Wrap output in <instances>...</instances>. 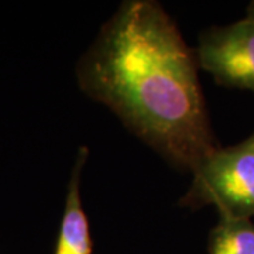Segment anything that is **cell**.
I'll list each match as a JSON object with an SVG mask.
<instances>
[{
  "label": "cell",
  "mask_w": 254,
  "mask_h": 254,
  "mask_svg": "<svg viewBox=\"0 0 254 254\" xmlns=\"http://www.w3.org/2000/svg\"><path fill=\"white\" fill-rule=\"evenodd\" d=\"M209 254H254V222L249 219L219 218L210 230Z\"/></svg>",
  "instance_id": "cell-5"
},
{
  "label": "cell",
  "mask_w": 254,
  "mask_h": 254,
  "mask_svg": "<svg viewBox=\"0 0 254 254\" xmlns=\"http://www.w3.org/2000/svg\"><path fill=\"white\" fill-rule=\"evenodd\" d=\"M195 50L154 0H126L76 64L81 91L144 144L193 173L219 145Z\"/></svg>",
  "instance_id": "cell-1"
},
{
  "label": "cell",
  "mask_w": 254,
  "mask_h": 254,
  "mask_svg": "<svg viewBox=\"0 0 254 254\" xmlns=\"http://www.w3.org/2000/svg\"><path fill=\"white\" fill-rule=\"evenodd\" d=\"M246 16L250 17L252 20H254V1H252V3L247 6V9H246Z\"/></svg>",
  "instance_id": "cell-6"
},
{
  "label": "cell",
  "mask_w": 254,
  "mask_h": 254,
  "mask_svg": "<svg viewBox=\"0 0 254 254\" xmlns=\"http://www.w3.org/2000/svg\"><path fill=\"white\" fill-rule=\"evenodd\" d=\"M181 208L218 209L219 218H254V133L230 147H219L192 173Z\"/></svg>",
  "instance_id": "cell-2"
},
{
  "label": "cell",
  "mask_w": 254,
  "mask_h": 254,
  "mask_svg": "<svg viewBox=\"0 0 254 254\" xmlns=\"http://www.w3.org/2000/svg\"><path fill=\"white\" fill-rule=\"evenodd\" d=\"M88 157V147L82 145L76 153L68 182V192L54 254H92L91 229L81 195L82 171Z\"/></svg>",
  "instance_id": "cell-4"
},
{
  "label": "cell",
  "mask_w": 254,
  "mask_h": 254,
  "mask_svg": "<svg viewBox=\"0 0 254 254\" xmlns=\"http://www.w3.org/2000/svg\"><path fill=\"white\" fill-rule=\"evenodd\" d=\"M200 69L222 86L254 92V20L205 30L195 48Z\"/></svg>",
  "instance_id": "cell-3"
}]
</instances>
